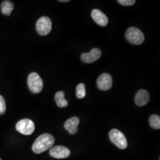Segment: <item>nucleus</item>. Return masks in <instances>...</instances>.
<instances>
[{
	"label": "nucleus",
	"instance_id": "6ab92c4d",
	"mask_svg": "<svg viewBox=\"0 0 160 160\" xmlns=\"http://www.w3.org/2000/svg\"><path fill=\"white\" fill-rule=\"evenodd\" d=\"M60 2H69V0H61V1H59Z\"/></svg>",
	"mask_w": 160,
	"mask_h": 160
},
{
	"label": "nucleus",
	"instance_id": "a211bd4d",
	"mask_svg": "<svg viewBox=\"0 0 160 160\" xmlns=\"http://www.w3.org/2000/svg\"><path fill=\"white\" fill-rule=\"evenodd\" d=\"M118 2L123 6H132L135 3V0H118Z\"/></svg>",
	"mask_w": 160,
	"mask_h": 160
},
{
	"label": "nucleus",
	"instance_id": "f257e3e1",
	"mask_svg": "<svg viewBox=\"0 0 160 160\" xmlns=\"http://www.w3.org/2000/svg\"><path fill=\"white\" fill-rule=\"evenodd\" d=\"M55 142L53 137L49 133H43L38 138L32 145V150L36 154H40L51 148Z\"/></svg>",
	"mask_w": 160,
	"mask_h": 160
},
{
	"label": "nucleus",
	"instance_id": "f8f14e48",
	"mask_svg": "<svg viewBox=\"0 0 160 160\" xmlns=\"http://www.w3.org/2000/svg\"><path fill=\"white\" fill-rule=\"evenodd\" d=\"M149 95L145 90H140L137 92L135 97V102L138 106H143L148 103Z\"/></svg>",
	"mask_w": 160,
	"mask_h": 160
},
{
	"label": "nucleus",
	"instance_id": "9d476101",
	"mask_svg": "<svg viewBox=\"0 0 160 160\" xmlns=\"http://www.w3.org/2000/svg\"><path fill=\"white\" fill-rule=\"evenodd\" d=\"M92 17L94 21L100 26H106L109 22L107 16L98 9H94L92 11Z\"/></svg>",
	"mask_w": 160,
	"mask_h": 160
},
{
	"label": "nucleus",
	"instance_id": "2eb2a0df",
	"mask_svg": "<svg viewBox=\"0 0 160 160\" xmlns=\"http://www.w3.org/2000/svg\"><path fill=\"white\" fill-rule=\"evenodd\" d=\"M149 123L151 128L155 129H159L160 128V118L157 114H152L149 117Z\"/></svg>",
	"mask_w": 160,
	"mask_h": 160
},
{
	"label": "nucleus",
	"instance_id": "ddd939ff",
	"mask_svg": "<svg viewBox=\"0 0 160 160\" xmlns=\"http://www.w3.org/2000/svg\"><path fill=\"white\" fill-rule=\"evenodd\" d=\"M1 12L3 14L9 16L14 9V4L12 1L6 0L2 2L1 4Z\"/></svg>",
	"mask_w": 160,
	"mask_h": 160
},
{
	"label": "nucleus",
	"instance_id": "dca6fc26",
	"mask_svg": "<svg viewBox=\"0 0 160 160\" xmlns=\"http://www.w3.org/2000/svg\"><path fill=\"white\" fill-rule=\"evenodd\" d=\"M86 95V86L80 83L76 87V96L78 98H83Z\"/></svg>",
	"mask_w": 160,
	"mask_h": 160
},
{
	"label": "nucleus",
	"instance_id": "0eeeda50",
	"mask_svg": "<svg viewBox=\"0 0 160 160\" xmlns=\"http://www.w3.org/2000/svg\"><path fill=\"white\" fill-rule=\"evenodd\" d=\"M113 80L112 76L108 73H103L100 75L97 81L98 88L103 91L109 90L112 86Z\"/></svg>",
	"mask_w": 160,
	"mask_h": 160
},
{
	"label": "nucleus",
	"instance_id": "6e6552de",
	"mask_svg": "<svg viewBox=\"0 0 160 160\" xmlns=\"http://www.w3.org/2000/svg\"><path fill=\"white\" fill-rule=\"evenodd\" d=\"M49 154L53 158L62 159L68 158L71 154V152L67 147L58 145L53 147L50 149Z\"/></svg>",
	"mask_w": 160,
	"mask_h": 160
},
{
	"label": "nucleus",
	"instance_id": "f3484780",
	"mask_svg": "<svg viewBox=\"0 0 160 160\" xmlns=\"http://www.w3.org/2000/svg\"><path fill=\"white\" fill-rule=\"evenodd\" d=\"M6 110V101L4 97L0 95V114H3Z\"/></svg>",
	"mask_w": 160,
	"mask_h": 160
},
{
	"label": "nucleus",
	"instance_id": "aec40b11",
	"mask_svg": "<svg viewBox=\"0 0 160 160\" xmlns=\"http://www.w3.org/2000/svg\"><path fill=\"white\" fill-rule=\"evenodd\" d=\"M0 160H1V158H0Z\"/></svg>",
	"mask_w": 160,
	"mask_h": 160
},
{
	"label": "nucleus",
	"instance_id": "1a4fd4ad",
	"mask_svg": "<svg viewBox=\"0 0 160 160\" xmlns=\"http://www.w3.org/2000/svg\"><path fill=\"white\" fill-rule=\"evenodd\" d=\"M102 55V52L98 48H94L88 53H84L81 55V60L86 62L89 63L94 62L98 60Z\"/></svg>",
	"mask_w": 160,
	"mask_h": 160
},
{
	"label": "nucleus",
	"instance_id": "7ed1b4c3",
	"mask_svg": "<svg viewBox=\"0 0 160 160\" xmlns=\"http://www.w3.org/2000/svg\"><path fill=\"white\" fill-rule=\"evenodd\" d=\"M28 84L30 90L35 94L39 93L43 89V81L36 72L30 74L28 78Z\"/></svg>",
	"mask_w": 160,
	"mask_h": 160
},
{
	"label": "nucleus",
	"instance_id": "f03ea898",
	"mask_svg": "<svg viewBox=\"0 0 160 160\" xmlns=\"http://www.w3.org/2000/svg\"><path fill=\"white\" fill-rule=\"evenodd\" d=\"M109 138L112 143L120 149H125L128 147V142L123 133L120 131L113 129L109 132Z\"/></svg>",
	"mask_w": 160,
	"mask_h": 160
},
{
	"label": "nucleus",
	"instance_id": "423d86ee",
	"mask_svg": "<svg viewBox=\"0 0 160 160\" xmlns=\"http://www.w3.org/2000/svg\"><path fill=\"white\" fill-rule=\"evenodd\" d=\"M16 128L17 131L25 135H31L35 129L33 122L28 119H24L18 121Z\"/></svg>",
	"mask_w": 160,
	"mask_h": 160
},
{
	"label": "nucleus",
	"instance_id": "4468645a",
	"mask_svg": "<svg viewBox=\"0 0 160 160\" xmlns=\"http://www.w3.org/2000/svg\"><path fill=\"white\" fill-rule=\"evenodd\" d=\"M55 100L59 108H65L68 105V102L65 98L64 92L62 91L58 92L55 96Z\"/></svg>",
	"mask_w": 160,
	"mask_h": 160
},
{
	"label": "nucleus",
	"instance_id": "39448f33",
	"mask_svg": "<svg viewBox=\"0 0 160 160\" xmlns=\"http://www.w3.org/2000/svg\"><path fill=\"white\" fill-rule=\"evenodd\" d=\"M36 28L38 33L40 35L45 36L49 34L51 31V20L46 16L40 17L36 23Z\"/></svg>",
	"mask_w": 160,
	"mask_h": 160
},
{
	"label": "nucleus",
	"instance_id": "9b49d317",
	"mask_svg": "<svg viewBox=\"0 0 160 160\" xmlns=\"http://www.w3.org/2000/svg\"><path fill=\"white\" fill-rule=\"evenodd\" d=\"M79 123L80 119L77 117H72L65 122L64 127L69 133L74 135L78 131L77 126Z\"/></svg>",
	"mask_w": 160,
	"mask_h": 160
},
{
	"label": "nucleus",
	"instance_id": "20e7f679",
	"mask_svg": "<svg viewBox=\"0 0 160 160\" xmlns=\"http://www.w3.org/2000/svg\"><path fill=\"white\" fill-rule=\"evenodd\" d=\"M125 36L127 40L134 45H141L145 39L143 33L139 29L134 27L128 29Z\"/></svg>",
	"mask_w": 160,
	"mask_h": 160
}]
</instances>
